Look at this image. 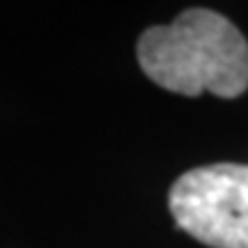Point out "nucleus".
<instances>
[{
    "label": "nucleus",
    "mask_w": 248,
    "mask_h": 248,
    "mask_svg": "<svg viewBox=\"0 0 248 248\" xmlns=\"http://www.w3.org/2000/svg\"><path fill=\"white\" fill-rule=\"evenodd\" d=\"M170 214L209 248H248V166L212 163L184 172L170 186Z\"/></svg>",
    "instance_id": "f03ea898"
},
{
    "label": "nucleus",
    "mask_w": 248,
    "mask_h": 248,
    "mask_svg": "<svg viewBox=\"0 0 248 248\" xmlns=\"http://www.w3.org/2000/svg\"><path fill=\"white\" fill-rule=\"evenodd\" d=\"M136 55L159 88L184 97L234 99L248 90L246 37L214 9L191 7L168 26L147 28Z\"/></svg>",
    "instance_id": "f257e3e1"
}]
</instances>
